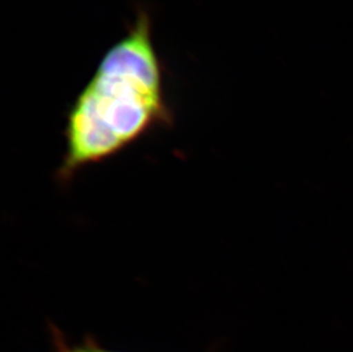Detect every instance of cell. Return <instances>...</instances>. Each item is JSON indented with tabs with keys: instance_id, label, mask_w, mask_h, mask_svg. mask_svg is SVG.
Wrapping results in <instances>:
<instances>
[{
	"instance_id": "6da1fadb",
	"label": "cell",
	"mask_w": 353,
	"mask_h": 352,
	"mask_svg": "<svg viewBox=\"0 0 353 352\" xmlns=\"http://www.w3.org/2000/svg\"><path fill=\"white\" fill-rule=\"evenodd\" d=\"M173 123L150 14L140 8L126 35L104 54L68 110L57 179L68 182L85 167L109 159Z\"/></svg>"
},
{
	"instance_id": "7a4b0ae2",
	"label": "cell",
	"mask_w": 353,
	"mask_h": 352,
	"mask_svg": "<svg viewBox=\"0 0 353 352\" xmlns=\"http://www.w3.org/2000/svg\"><path fill=\"white\" fill-rule=\"evenodd\" d=\"M52 335L54 338V344L57 346V351L59 352H77L74 350V346H70L68 344L67 341L64 340L62 333L52 326Z\"/></svg>"
}]
</instances>
